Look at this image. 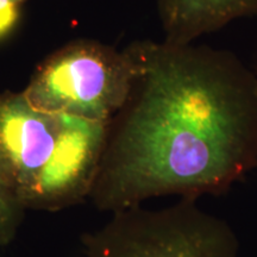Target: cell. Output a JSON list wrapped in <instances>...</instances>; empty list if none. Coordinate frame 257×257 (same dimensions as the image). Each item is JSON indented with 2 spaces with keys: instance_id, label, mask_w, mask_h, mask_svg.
Here are the masks:
<instances>
[{
  "instance_id": "obj_6",
  "label": "cell",
  "mask_w": 257,
  "mask_h": 257,
  "mask_svg": "<svg viewBox=\"0 0 257 257\" xmlns=\"http://www.w3.org/2000/svg\"><path fill=\"white\" fill-rule=\"evenodd\" d=\"M25 212L0 179V249L17 238Z\"/></svg>"
},
{
  "instance_id": "obj_7",
  "label": "cell",
  "mask_w": 257,
  "mask_h": 257,
  "mask_svg": "<svg viewBox=\"0 0 257 257\" xmlns=\"http://www.w3.org/2000/svg\"><path fill=\"white\" fill-rule=\"evenodd\" d=\"M24 2L27 0H0V40L8 37L17 27Z\"/></svg>"
},
{
  "instance_id": "obj_4",
  "label": "cell",
  "mask_w": 257,
  "mask_h": 257,
  "mask_svg": "<svg viewBox=\"0 0 257 257\" xmlns=\"http://www.w3.org/2000/svg\"><path fill=\"white\" fill-rule=\"evenodd\" d=\"M135 73L127 47L80 38L42 61L22 92L40 110L107 123L126 100Z\"/></svg>"
},
{
  "instance_id": "obj_8",
  "label": "cell",
  "mask_w": 257,
  "mask_h": 257,
  "mask_svg": "<svg viewBox=\"0 0 257 257\" xmlns=\"http://www.w3.org/2000/svg\"><path fill=\"white\" fill-rule=\"evenodd\" d=\"M253 74H255V76H256V81H257V61H256V66H255V68H253Z\"/></svg>"
},
{
  "instance_id": "obj_2",
  "label": "cell",
  "mask_w": 257,
  "mask_h": 257,
  "mask_svg": "<svg viewBox=\"0 0 257 257\" xmlns=\"http://www.w3.org/2000/svg\"><path fill=\"white\" fill-rule=\"evenodd\" d=\"M107 123L40 110L23 92H0L3 184L25 211L57 212L88 200Z\"/></svg>"
},
{
  "instance_id": "obj_3",
  "label": "cell",
  "mask_w": 257,
  "mask_h": 257,
  "mask_svg": "<svg viewBox=\"0 0 257 257\" xmlns=\"http://www.w3.org/2000/svg\"><path fill=\"white\" fill-rule=\"evenodd\" d=\"M239 240L223 218L198 200L144 205L110 214L81 238L79 257H240Z\"/></svg>"
},
{
  "instance_id": "obj_1",
  "label": "cell",
  "mask_w": 257,
  "mask_h": 257,
  "mask_svg": "<svg viewBox=\"0 0 257 257\" xmlns=\"http://www.w3.org/2000/svg\"><path fill=\"white\" fill-rule=\"evenodd\" d=\"M136 73L107 123L88 201L104 213L229 191L257 167V81L230 51L128 44Z\"/></svg>"
},
{
  "instance_id": "obj_5",
  "label": "cell",
  "mask_w": 257,
  "mask_h": 257,
  "mask_svg": "<svg viewBox=\"0 0 257 257\" xmlns=\"http://www.w3.org/2000/svg\"><path fill=\"white\" fill-rule=\"evenodd\" d=\"M165 41L193 43L237 19L257 15V0H157Z\"/></svg>"
}]
</instances>
